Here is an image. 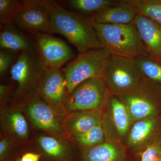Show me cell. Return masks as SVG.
Returning <instances> with one entry per match:
<instances>
[{
    "label": "cell",
    "instance_id": "cell-6",
    "mask_svg": "<svg viewBox=\"0 0 161 161\" xmlns=\"http://www.w3.org/2000/svg\"><path fill=\"white\" fill-rule=\"evenodd\" d=\"M36 91L23 97V106L33 124L40 130L58 137L69 135L65 125V114L45 102Z\"/></svg>",
    "mask_w": 161,
    "mask_h": 161
},
{
    "label": "cell",
    "instance_id": "cell-5",
    "mask_svg": "<svg viewBox=\"0 0 161 161\" xmlns=\"http://www.w3.org/2000/svg\"><path fill=\"white\" fill-rule=\"evenodd\" d=\"M111 56L104 48L79 53L77 58L62 69L65 76L68 94L71 93L77 86L87 79L103 77Z\"/></svg>",
    "mask_w": 161,
    "mask_h": 161
},
{
    "label": "cell",
    "instance_id": "cell-26",
    "mask_svg": "<svg viewBox=\"0 0 161 161\" xmlns=\"http://www.w3.org/2000/svg\"><path fill=\"white\" fill-rule=\"evenodd\" d=\"M141 161H161V143L157 142L140 155Z\"/></svg>",
    "mask_w": 161,
    "mask_h": 161
},
{
    "label": "cell",
    "instance_id": "cell-18",
    "mask_svg": "<svg viewBox=\"0 0 161 161\" xmlns=\"http://www.w3.org/2000/svg\"><path fill=\"white\" fill-rule=\"evenodd\" d=\"M3 26L0 32L1 49L10 51L36 52L34 42H32L13 24Z\"/></svg>",
    "mask_w": 161,
    "mask_h": 161
},
{
    "label": "cell",
    "instance_id": "cell-20",
    "mask_svg": "<svg viewBox=\"0 0 161 161\" xmlns=\"http://www.w3.org/2000/svg\"><path fill=\"white\" fill-rule=\"evenodd\" d=\"M135 60L145 78L161 88V60L150 56H141Z\"/></svg>",
    "mask_w": 161,
    "mask_h": 161
},
{
    "label": "cell",
    "instance_id": "cell-9",
    "mask_svg": "<svg viewBox=\"0 0 161 161\" xmlns=\"http://www.w3.org/2000/svg\"><path fill=\"white\" fill-rule=\"evenodd\" d=\"M46 0H25L16 14L12 24L32 35L53 33L50 16Z\"/></svg>",
    "mask_w": 161,
    "mask_h": 161
},
{
    "label": "cell",
    "instance_id": "cell-2",
    "mask_svg": "<svg viewBox=\"0 0 161 161\" xmlns=\"http://www.w3.org/2000/svg\"><path fill=\"white\" fill-rule=\"evenodd\" d=\"M91 22L103 48L111 55L133 59L149 56L134 23L108 24Z\"/></svg>",
    "mask_w": 161,
    "mask_h": 161
},
{
    "label": "cell",
    "instance_id": "cell-1",
    "mask_svg": "<svg viewBox=\"0 0 161 161\" xmlns=\"http://www.w3.org/2000/svg\"><path fill=\"white\" fill-rule=\"evenodd\" d=\"M53 33L64 36L79 53L103 48L89 18L69 11L54 1H48Z\"/></svg>",
    "mask_w": 161,
    "mask_h": 161
},
{
    "label": "cell",
    "instance_id": "cell-21",
    "mask_svg": "<svg viewBox=\"0 0 161 161\" xmlns=\"http://www.w3.org/2000/svg\"><path fill=\"white\" fill-rule=\"evenodd\" d=\"M6 113L5 123L9 131L19 138H27L29 135L28 124L19 110H12Z\"/></svg>",
    "mask_w": 161,
    "mask_h": 161
},
{
    "label": "cell",
    "instance_id": "cell-4",
    "mask_svg": "<svg viewBox=\"0 0 161 161\" xmlns=\"http://www.w3.org/2000/svg\"><path fill=\"white\" fill-rule=\"evenodd\" d=\"M112 95L103 77L89 78L68 95L65 110L68 113L102 110L106 107Z\"/></svg>",
    "mask_w": 161,
    "mask_h": 161
},
{
    "label": "cell",
    "instance_id": "cell-22",
    "mask_svg": "<svg viewBox=\"0 0 161 161\" xmlns=\"http://www.w3.org/2000/svg\"><path fill=\"white\" fill-rule=\"evenodd\" d=\"M137 14L151 19L161 25V0H128Z\"/></svg>",
    "mask_w": 161,
    "mask_h": 161
},
{
    "label": "cell",
    "instance_id": "cell-7",
    "mask_svg": "<svg viewBox=\"0 0 161 161\" xmlns=\"http://www.w3.org/2000/svg\"><path fill=\"white\" fill-rule=\"evenodd\" d=\"M161 97L160 87L146 78L139 86L117 98L126 107L134 123L157 116L158 102Z\"/></svg>",
    "mask_w": 161,
    "mask_h": 161
},
{
    "label": "cell",
    "instance_id": "cell-10",
    "mask_svg": "<svg viewBox=\"0 0 161 161\" xmlns=\"http://www.w3.org/2000/svg\"><path fill=\"white\" fill-rule=\"evenodd\" d=\"M36 52L47 69H60L75 57V53L65 42L49 34L33 35Z\"/></svg>",
    "mask_w": 161,
    "mask_h": 161
},
{
    "label": "cell",
    "instance_id": "cell-24",
    "mask_svg": "<svg viewBox=\"0 0 161 161\" xmlns=\"http://www.w3.org/2000/svg\"><path fill=\"white\" fill-rule=\"evenodd\" d=\"M40 147L47 155L57 159H62L67 154L66 147L58 139L43 136L39 138Z\"/></svg>",
    "mask_w": 161,
    "mask_h": 161
},
{
    "label": "cell",
    "instance_id": "cell-25",
    "mask_svg": "<svg viewBox=\"0 0 161 161\" xmlns=\"http://www.w3.org/2000/svg\"><path fill=\"white\" fill-rule=\"evenodd\" d=\"M24 1L0 0V22L1 25L11 24L16 14L22 9Z\"/></svg>",
    "mask_w": 161,
    "mask_h": 161
},
{
    "label": "cell",
    "instance_id": "cell-8",
    "mask_svg": "<svg viewBox=\"0 0 161 161\" xmlns=\"http://www.w3.org/2000/svg\"><path fill=\"white\" fill-rule=\"evenodd\" d=\"M47 70L36 52H21L10 69L11 78L18 84L15 98L24 97L36 91Z\"/></svg>",
    "mask_w": 161,
    "mask_h": 161
},
{
    "label": "cell",
    "instance_id": "cell-17",
    "mask_svg": "<svg viewBox=\"0 0 161 161\" xmlns=\"http://www.w3.org/2000/svg\"><path fill=\"white\" fill-rule=\"evenodd\" d=\"M102 110L69 113L65 120L67 132L71 137L83 134L102 124Z\"/></svg>",
    "mask_w": 161,
    "mask_h": 161
},
{
    "label": "cell",
    "instance_id": "cell-3",
    "mask_svg": "<svg viewBox=\"0 0 161 161\" xmlns=\"http://www.w3.org/2000/svg\"><path fill=\"white\" fill-rule=\"evenodd\" d=\"M103 78L111 94L117 97L139 86L146 79L135 59L112 55Z\"/></svg>",
    "mask_w": 161,
    "mask_h": 161
},
{
    "label": "cell",
    "instance_id": "cell-27",
    "mask_svg": "<svg viewBox=\"0 0 161 161\" xmlns=\"http://www.w3.org/2000/svg\"><path fill=\"white\" fill-rule=\"evenodd\" d=\"M10 51L1 49L0 51V75L5 74L12 63L13 55Z\"/></svg>",
    "mask_w": 161,
    "mask_h": 161
},
{
    "label": "cell",
    "instance_id": "cell-11",
    "mask_svg": "<svg viewBox=\"0 0 161 161\" xmlns=\"http://www.w3.org/2000/svg\"><path fill=\"white\" fill-rule=\"evenodd\" d=\"M36 92L45 102L65 114L68 95L66 80L60 69H47L38 84Z\"/></svg>",
    "mask_w": 161,
    "mask_h": 161
},
{
    "label": "cell",
    "instance_id": "cell-13",
    "mask_svg": "<svg viewBox=\"0 0 161 161\" xmlns=\"http://www.w3.org/2000/svg\"><path fill=\"white\" fill-rule=\"evenodd\" d=\"M82 161H132L129 150L123 143L106 139L96 147L82 151Z\"/></svg>",
    "mask_w": 161,
    "mask_h": 161
},
{
    "label": "cell",
    "instance_id": "cell-16",
    "mask_svg": "<svg viewBox=\"0 0 161 161\" xmlns=\"http://www.w3.org/2000/svg\"><path fill=\"white\" fill-rule=\"evenodd\" d=\"M137 12L128 0H121L111 6L88 17L90 21L99 24H130L133 23Z\"/></svg>",
    "mask_w": 161,
    "mask_h": 161
},
{
    "label": "cell",
    "instance_id": "cell-23",
    "mask_svg": "<svg viewBox=\"0 0 161 161\" xmlns=\"http://www.w3.org/2000/svg\"><path fill=\"white\" fill-rule=\"evenodd\" d=\"M78 146L85 151L105 141V135L102 124L95 127L86 132L72 137Z\"/></svg>",
    "mask_w": 161,
    "mask_h": 161
},
{
    "label": "cell",
    "instance_id": "cell-19",
    "mask_svg": "<svg viewBox=\"0 0 161 161\" xmlns=\"http://www.w3.org/2000/svg\"><path fill=\"white\" fill-rule=\"evenodd\" d=\"M116 0H70L68 3L71 8L89 16L120 3Z\"/></svg>",
    "mask_w": 161,
    "mask_h": 161
},
{
    "label": "cell",
    "instance_id": "cell-30",
    "mask_svg": "<svg viewBox=\"0 0 161 161\" xmlns=\"http://www.w3.org/2000/svg\"><path fill=\"white\" fill-rule=\"evenodd\" d=\"M10 89L11 88L9 86L3 85H0V98H1V102L6 100L10 92Z\"/></svg>",
    "mask_w": 161,
    "mask_h": 161
},
{
    "label": "cell",
    "instance_id": "cell-12",
    "mask_svg": "<svg viewBox=\"0 0 161 161\" xmlns=\"http://www.w3.org/2000/svg\"><path fill=\"white\" fill-rule=\"evenodd\" d=\"M158 125L157 116L137 121L132 124L125 141L126 147L134 157L140 156L148 147L158 142L155 137Z\"/></svg>",
    "mask_w": 161,
    "mask_h": 161
},
{
    "label": "cell",
    "instance_id": "cell-14",
    "mask_svg": "<svg viewBox=\"0 0 161 161\" xmlns=\"http://www.w3.org/2000/svg\"><path fill=\"white\" fill-rule=\"evenodd\" d=\"M106 107L108 111L103 114V119L110 123L119 140H125L133 124L126 107L119 98L112 95Z\"/></svg>",
    "mask_w": 161,
    "mask_h": 161
},
{
    "label": "cell",
    "instance_id": "cell-31",
    "mask_svg": "<svg viewBox=\"0 0 161 161\" xmlns=\"http://www.w3.org/2000/svg\"><path fill=\"white\" fill-rule=\"evenodd\" d=\"M16 161H21V160H16Z\"/></svg>",
    "mask_w": 161,
    "mask_h": 161
},
{
    "label": "cell",
    "instance_id": "cell-28",
    "mask_svg": "<svg viewBox=\"0 0 161 161\" xmlns=\"http://www.w3.org/2000/svg\"><path fill=\"white\" fill-rule=\"evenodd\" d=\"M41 154L27 153L23 154L21 158V161H39Z\"/></svg>",
    "mask_w": 161,
    "mask_h": 161
},
{
    "label": "cell",
    "instance_id": "cell-29",
    "mask_svg": "<svg viewBox=\"0 0 161 161\" xmlns=\"http://www.w3.org/2000/svg\"><path fill=\"white\" fill-rule=\"evenodd\" d=\"M9 146V142L8 139L5 138L0 142V157L2 159L6 154Z\"/></svg>",
    "mask_w": 161,
    "mask_h": 161
},
{
    "label": "cell",
    "instance_id": "cell-15",
    "mask_svg": "<svg viewBox=\"0 0 161 161\" xmlns=\"http://www.w3.org/2000/svg\"><path fill=\"white\" fill-rule=\"evenodd\" d=\"M150 57L161 58V25L151 19L137 14L133 22Z\"/></svg>",
    "mask_w": 161,
    "mask_h": 161
},
{
    "label": "cell",
    "instance_id": "cell-32",
    "mask_svg": "<svg viewBox=\"0 0 161 161\" xmlns=\"http://www.w3.org/2000/svg\"><path fill=\"white\" fill-rule=\"evenodd\" d=\"M160 60H161V59H160Z\"/></svg>",
    "mask_w": 161,
    "mask_h": 161
}]
</instances>
